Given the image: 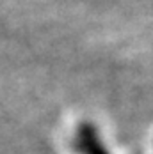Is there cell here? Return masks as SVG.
<instances>
[{"label":"cell","instance_id":"6da1fadb","mask_svg":"<svg viewBox=\"0 0 153 154\" xmlns=\"http://www.w3.org/2000/svg\"><path fill=\"white\" fill-rule=\"evenodd\" d=\"M78 140H80V147L84 154H107L102 142L96 137V131L91 124H82L78 129Z\"/></svg>","mask_w":153,"mask_h":154}]
</instances>
